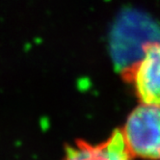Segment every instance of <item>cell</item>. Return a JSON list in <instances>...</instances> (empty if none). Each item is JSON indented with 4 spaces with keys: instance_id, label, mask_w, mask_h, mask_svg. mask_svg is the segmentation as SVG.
<instances>
[{
    "instance_id": "cell-1",
    "label": "cell",
    "mask_w": 160,
    "mask_h": 160,
    "mask_svg": "<svg viewBox=\"0 0 160 160\" xmlns=\"http://www.w3.org/2000/svg\"><path fill=\"white\" fill-rule=\"evenodd\" d=\"M160 40V24L143 11L119 13L109 32V53L115 71L127 80L147 48Z\"/></svg>"
},
{
    "instance_id": "cell-2",
    "label": "cell",
    "mask_w": 160,
    "mask_h": 160,
    "mask_svg": "<svg viewBox=\"0 0 160 160\" xmlns=\"http://www.w3.org/2000/svg\"><path fill=\"white\" fill-rule=\"evenodd\" d=\"M122 132L131 156L160 160V105L141 103L134 108Z\"/></svg>"
},
{
    "instance_id": "cell-3",
    "label": "cell",
    "mask_w": 160,
    "mask_h": 160,
    "mask_svg": "<svg viewBox=\"0 0 160 160\" xmlns=\"http://www.w3.org/2000/svg\"><path fill=\"white\" fill-rule=\"evenodd\" d=\"M125 81L133 85L141 103L160 105V40L147 48Z\"/></svg>"
},
{
    "instance_id": "cell-4",
    "label": "cell",
    "mask_w": 160,
    "mask_h": 160,
    "mask_svg": "<svg viewBox=\"0 0 160 160\" xmlns=\"http://www.w3.org/2000/svg\"><path fill=\"white\" fill-rule=\"evenodd\" d=\"M121 129H116L109 138L98 145L76 141L67 148L64 160H131Z\"/></svg>"
}]
</instances>
